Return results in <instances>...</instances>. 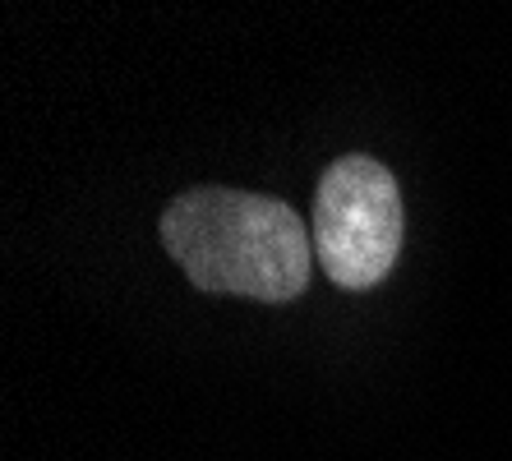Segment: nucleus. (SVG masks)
<instances>
[{
	"label": "nucleus",
	"instance_id": "nucleus-1",
	"mask_svg": "<svg viewBox=\"0 0 512 461\" xmlns=\"http://www.w3.org/2000/svg\"><path fill=\"white\" fill-rule=\"evenodd\" d=\"M162 245L208 296L282 305L310 286L314 272V236L296 208L227 185L176 194L162 213Z\"/></svg>",
	"mask_w": 512,
	"mask_h": 461
},
{
	"label": "nucleus",
	"instance_id": "nucleus-2",
	"mask_svg": "<svg viewBox=\"0 0 512 461\" xmlns=\"http://www.w3.org/2000/svg\"><path fill=\"white\" fill-rule=\"evenodd\" d=\"M314 263L346 291H370L402 254V194L383 162L337 157L314 194Z\"/></svg>",
	"mask_w": 512,
	"mask_h": 461
}]
</instances>
